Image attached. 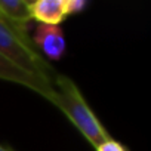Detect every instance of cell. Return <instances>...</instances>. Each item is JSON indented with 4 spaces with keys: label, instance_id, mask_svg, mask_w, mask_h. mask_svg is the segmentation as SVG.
I'll return each instance as SVG.
<instances>
[{
    "label": "cell",
    "instance_id": "cell-1",
    "mask_svg": "<svg viewBox=\"0 0 151 151\" xmlns=\"http://www.w3.org/2000/svg\"><path fill=\"white\" fill-rule=\"evenodd\" d=\"M52 86L55 92L53 105H56L70 119V122L77 127V130H80L92 147L96 148L101 142L111 138L96 114L88 105L77 85L68 76L56 73L52 80Z\"/></svg>",
    "mask_w": 151,
    "mask_h": 151
},
{
    "label": "cell",
    "instance_id": "cell-2",
    "mask_svg": "<svg viewBox=\"0 0 151 151\" xmlns=\"http://www.w3.org/2000/svg\"><path fill=\"white\" fill-rule=\"evenodd\" d=\"M0 53L14 61L17 65L45 79L53 80L56 74L53 67L39 53L31 37L6 24L3 19H0Z\"/></svg>",
    "mask_w": 151,
    "mask_h": 151
},
{
    "label": "cell",
    "instance_id": "cell-3",
    "mask_svg": "<svg viewBox=\"0 0 151 151\" xmlns=\"http://www.w3.org/2000/svg\"><path fill=\"white\" fill-rule=\"evenodd\" d=\"M0 80L12 82L21 86L31 89L33 92L39 93L49 102H55V92L52 86V80L45 79L39 74L30 73L28 70L17 65L14 61L6 58L3 53H0Z\"/></svg>",
    "mask_w": 151,
    "mask_h": 151
},
{
    "label": "cell",
    "instance_id": "cell-4",
    "mask_svg": "<svg viewBox=\"0 0 151 151\" xmlns=\"http://www.w3.org/2000/svg\"><path fill=\"white\" fill-rule=\"evenodd\" d=\"M31 40L49 59H61L65 52V37L59 25L37 24Z\"/></svg>",
    "mask_w": 151,
    "mask_h": 151
},
{
    "label": "cell",
    "instance_id": "cell-5",
    "mask_svg": "<svg viewBox=\"0 0 151 151\" xmlns=\"http://www.w3.org/2000/svg\"><path fill=\"white\" fill-rule=\"evenodd\" d=\"M0 19L12 25L21 33H27L28 24L33 21L30 2L27 0H0Z\"/></svg>",
    "mask_w": 151,
    "mask_h": 151
},
{
    "label": "cell",
    "instance_id": "cell-6",
    "mask_svg": "<svg viewBox=\"0 0 151 151\" xmlns=\"http://www.w3.org/2000/svg\"><path fill=\"white\" fill-rule=\"evenodd\" d=\"M33 21L45 25H59L65 18V0H37L30 2Z\"/></svg>",
    "mask_w": 151,
    "mask_h": 151
},
{
    "label": "cell",
    "instance_id": "cell-7",
    "mask_svg": "<svg viewBox=\"0 0 151 151\" xmlns=\"http://www.w3.org/2000/svg\"><path fill=\"white\" fill-rule=\"evenodd\" d=\"M95 150H96V151H129L122 142H119V141H116V139H113V138L105 139V141L101 142Z\"/></svg>",
    "mask_w": 151,
    "mask_h": 151
},
{
    "label": "cell",
    "instance_id": "cell-8",
    "mask_svg": "<svg viewBox=\"0 0 151 151\" xmlns=\"http://www.w3.org/2000/svg\"><path fill=\"white\" fill-rule=\"evenodd\" d=\"M88 6L86 0H65V15H74V14H80L83 9Z\"/></svg>",
    "mask_w": 151,
    "mask_h": 151
},
{
    "label": "cell",
    "instance_id": "cell-9",
    "mask_svg": "<svg viewBox=\"0 0 151 151\" xmlns=\"http://www.w3.org/2000/svg\"><path fill=\"white\" fill-rule=\"evenodd\" d=\"M0 151H14V150H11V148H6V147H3V145H0Z\"/></svg>",
    "mask_w": 151,
    "mask_h": 151
}]
</instances>
